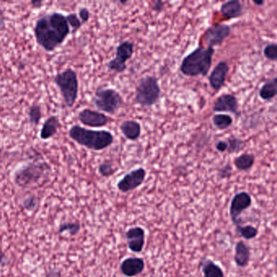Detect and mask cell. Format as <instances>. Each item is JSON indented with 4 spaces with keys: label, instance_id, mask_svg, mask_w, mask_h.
Listing matches in <instances>:
<instances>
[{
    "label": "cell",
    "instance_id": "cell-1",
    "mask_svg": "<svg viewBox=\"0 0 277 277\" xmlns=\"http://www.w3.org/2000/svg\"><path fill=\"white\" fill-rule=\"evenodd\" d=\"M36 41L48 52L60 47L72 33L67 16L61 12L46 14L37 19L33 28Z\"/></svg>",
    "mask_w": 277,
    "mask_h": 277
},
{
    "label": "cell",
    "instance_id": "cell-2",
    "mask_svg": "<svg viewBox=\"0 0 277 277\" xmlns=\"http://www.w3.org/2000/svg\"><path fill=\"white\" fill-rule=\"evenodd\" d=\"M214 47H198L182 59L179 70L187 77L206 76L208 74L214 58Z\"/></svg>",
    "mask_w": 277,
    "mask_h": 277
},
{
    "label": "cell",
    "instance_id": "cell-3",
    "mask_svg": "<svg viewBox=\"0 0 277 277\" xmlns=\"http://www.w3.org/2000/svg\"><path fill=\"white\" fill-rule=\"evenodd\" d=\"M71 139L78 145L94 151H101L112 146L114 135L110 131L93 130L80 125H73L68 131Z\"/></svg>",
    "mask_w": 277,
    "mask_h": 277
},
{
    "label": "cell",
    "instance_id": "cell-4",
    "mask_svg": "<svg viewBox=\"0 0 277 277\" xmlns=\"http://www.w3.org/2000/svg\"><path fill=\"white\" fill-rule=\"evenodd\" d=\"M135 91L134 103L142 108H152L161 98V86L154 76H143L137 82Z\"/></svg>",
    "mask_w": 277,
    "mask_h": 277
},
{
    "label": "cell",
    "instance_id": "cell-5",
    "mask_svg": "<svg viewBox=\"0 0 277 277\" xmlns=\"http://www.w3.org/2000/svg\"><path fill=\"white\" fill-rule=\"evenodd\" d=\"M51 169V166L47 162L29 163L15 172L14 182L19 187H30L47 177Z\"/></svg>",
    "mask_w": 277,
    "mask_h": 277
},
{
    "label": "cell",
    "instance_id": "cell-6",
    "mask_svg": "<svg viewBox=\"0 0 277 277\" xmlns=\"http://www.w3.org/2000/svg\"><path fill=\"white\" fill-rule=\"evenodd\" d=\"M54 84L58 86L67 108H72L76 104L79 94L77 73L72 69H67L55 75Z\"/></svg>",
    "mask_w": 277,
    "mask_h": 277
},
{
    "label": "cell",
    "instance_id": "cell-7",
    "mask_svg": "<svg viewBox=\"0 0 277 277\" xmlns=\"http://www.w3.org/2000/svg\"><path fill=\"white\" fill-rule=\"evenodd\" d=\"M92 103L99 111L115 115L124 105V100L115 89L99 87L92 98Z\"/></svg>",
    "mask_w": 277,
    "mask_h": 277
},
{
    "label": "cell",
    "instance_id": "cell-8",
    "mask_svg": "<svg viewBox=\"0 0 277 277\" xmlns=\"http://www.w3.org/2000/svg\"><path fill=\"white\" fill-rule=\"evenodd\" d=\"M134 51L135 45L132 42L126 40L119 43L116 47L115 58L106 65L107 69L116 73H122L127 68L126 62L132 59Z\"/></svg>",
    "mask_w": 277,
    "mask_h": 277
},
{
    "label": "cell",
    "instance_id": "cell-9",
    "mask_svg": "<svg viewBox=\"0 0 277 277\" xmlns=\"http://www.w3.org/2000/svg\"><path fill=\"white\" fill-rule=\"evenodd\" d=\"M252 204L251 196L246 192H240L233 196L231 200L229 207V215L231 221L235 227L242 226V221L241 218L242 212L248 209Z\"/></svg>",
    "mask_w": 277,
    "mask_h": 277
},
{
    "label": "cell",
    "instance_id": "cell-10",
    "mask_svg": "<svg viewBox=\"0 0 277 277\" xmlns=\"http://www.w3.org/2000/svg\"><path fill=\"white\" fill-rule=\"evenodd\" d=\"M147 172L145 168H140L132 170L128 173L125 174L122 179L117 183V188L122 193H127L140 187L145 181Z\"/></svg>",
    "mask_w": 277,
    "mask_h": 277
},
{
    "label": "cell",
    "instance_id": "cell-11",
    "mask_svg": "<svg viewBox=\"0 0 277 277\" xmlns=\"http://www.w3.org/2000/svg\"><path fill=\"white\" fill-rule=\"evenodd\" d=\"M78 121L82 125L90 128L105 127L111 121L105 114L101 111H93L90 108H84L78 113Z\"/></svg>",
    "mask_w": 277,
    "mask_h": 277
},
{
    "label": "cell",
    "instance_id": "cell-12",
    "mask_svg": "<svg viewBox=\"0 0 277 277\" xmlns=\"http://www.w3.org/2000/svg\"><path fill=\"white\" fill-rule=\"evenodd\" d=\"M231 33V28L227 25H215L208 28L204 33V42L209 47L221 46L223 42L229 37Z\"/></svg>",
    "mask_w": 277,
    "mask_h": 277
},
{
    "label": "cell",
    "instance_id": "cell-13",
    "mask_svg": "<svg viewBox=\"0 0 277 277\" xmlns=\"http://www.w3.org/2000/svg\"><path fill=\"white\" fill-rule=\"evenodd\" d=\"M126 239L128 248L134 253H141L145 244V230L141 227H133L126 231Z\"/></svg>",
    "mask_w": 277,
    "mask_h": 277
},
{
    "label": "cell",
    "instance_id": "cell-14",
    "mask_svg": "<svg viewBox=\"0 0 277 277\" xmlns=\"http://www.w3.org/2000/svg\"><path fill=\"white\" fill-rule=\"evenodd\" d=\"M229 71V65L225 61L218 63L208 76V82L211 88L216 91L221 90L225 86Z\"/></svg>",
    "mask_w": 277,
    "mask_h": 277
},
{
    "label": "cell",
    "instance_id": "cell-15",
    "mask_svg": "<svg viewBox=\"0 0 277 277\" xmlns=\"http://www.w3.org/2000/svg\"><path fill=\"white\" fill-rule=\"evenodd\" d=\"M145 264L143 259L130 257L125 259L120 264V271L125 276L135 277L143 272Z\"/></svg>",
    "mask_w": 277,
    "mask_h": 277
},
{
    "label": "cell",
    "instance_id": "cell-16",
    "mask_svg": "<svg viewBox=\"0 0 277 277\" xmlns=\"http://www.w3.org/2000/svg\"><path fill=\"white\" fill-rule=\"evenodd\" d=\"M212 110L215 112H229L236 114L239 110L238 100L232 94H222L216 100Z\"/></svg>",
    "mask_w": 277,
    "mask_h": 277
},
{
    "label": "cell",
    "instance_id": "cell-17",
    "mask_svg": "<svg viewBox=\"0 0 277 277\" xmlns=\"http://www.w3.org/2000/svg\"><path fill=\"white\" fill-rule=\"evenodd\" d=\"M119 128L123 137L127 140L134 142V141H137L141 136V125L140 122L134 120L123 121Z\"/></svg>",
    "mask_w": 277,
    "mask_h": 277
},
{
    "label": "cell",
    "instance_id": "cell-18",
    "mask_svg": "<svg viewBox=\"0 0 277 277\" xmlns=\"http://www.w3.org/2000/svg\"><path fill=\"white\" fill-rule=\"evenodd\" d=\"M62 127L60 120L57 115H51L46 120L41 127L40 137L42 140H49L58 133V129Z\"/></svg>",
    "mask_w": 277,
    "mask_h": 277
},
{
    "label": "cell",
    "instance_id": "cell-19",
    "mask_svg": "<svg viewBox=\"0 0 277 277\" xmlns=\"http://www.w3.org/2000/svg\"><path fill=\"white\" fill-rule=\"evenodd\" d=\"M250 259V250L248 246L242 241L237 242L235 246V262L239 267L248 265Z\"/></svg>",
    "mask_w": 277,
    "mask_h": 277
},
{
    "label": "cell",
    "instance_id": "cell-20",
    "mask_svg": "<svg viewBox=\"0 0 277 277\" xmlns=\"http://www.w3.org/2000/svg\"><path fill=\"white\" fill-rule=\"evenodd\" d=\"M221 13L227 19H235L242 16L243 7L238 0H230L221 6Z\"/></svg>",
    "mask_w": 277,
    "mask_h": 277
},
{
    "label": "cell",
    "instance_id": "cell-21",
    "mask_svg": "<svg viewBox=\"0 0 277 277\" xmlns=\"http://www.w3.org/2000/svg\"><path fill=\"white\" fill-rule=\"evenodd\" d=\"M200 266L204 277H225L222 268L209 259H203L200 261Z\"/></svg>",
    "mask_w": 277,
    "mask_h": 277
},
{
    "label": "cell",
    "instance_id": "cell-22",
    "mask_svg": "<svg viewBox=\"0 0 277 277\" xmlns=\"http://www.w3.org/2000/svg\"><path fill=\"white\" fill-rule=\"evenodd\" d=\"M260 98L265 101L272 100L277 96V76L266 82L260 90Z\"/></svg>",
    "mask_w": 277,
    "mask_h": 277
},
{
    "label": "cell",
    "instance_id": "cell-23",
    "mask_svg": "<svg viewBox=\"0 0 277 277\" xmlns=\"http://www.w3.org/2000/svg\"><path fill=\"white\" fill-rule=\"evenodd\" d=\"M254 164V156L253 154L245 153L237 157L235 160V165L240 171H247L253 167Z\"/></svg>",
    "mask_w": 277,
    "mask_h": 277
},
{
    "label": "cell",
    "instance_id": "cell-24",
    "mask_svg": "<svg viewBox=\"0 0 277 277\" xmlns=\"http://www.w3.org/2000/svg\"><path fill=\"white\" fill-rule=\"evenodd\" d=\"M212 123L217 129L225 130L232 125V118L226 114H217L212 117Z\"/></svg>",
    "mask_w": 277,
    "mask_h": 277
},
{
    "label": "cell",
    "instance_id": "cell-25",
    "mask_svg": "<svg viewBox=\"0 0 277 277\" xmlns=\"http://www.w3.org/2000/svg\"><path fill=\"white\" fill-rule=\"evenodd\" d=\"M118 168L111 160H104L101 164H99L98 172L103 177H110L117 172Z\"/></svg>",
    "mask_w": 277,
    "mask_h": 277
},
{
    "label": "cell",
    "instance_id": "cell-26",
    "mask_svg": "<svg viewBox=\"0 0 277 277\" xmlns=\"http://www.w3.org/2000/svg\"><path fill=\"white\" fill-rule=\"evenodd\" d=\"M80 231V225L78 222L62 223L58 227V233L62 234L63 232H68L71 236H76Z\"/></svg>",
    "mask_w": 277,
    "mask_h": 277
},
{
    "label": "cell",
    "instance_id": "cell-27",
    "mask_svg": "<svg viewBox=\"0 0 277 277\" xmlns=\"http://www.w3.org/2000/svg\"><path fill=\"white\" fill-rule=\"evenodd\" d=\"M29 123L31 125L37 126L41 122V117H42V113H41V106L38 104H34L32 105L29 109Z\"/></svg>",
    "mask_w": 277,
    "mask_h": 277
},
{
    "label": "cell",
    "instance_id": "cell-28",
    "mask_svg": "<svg viewBox=\"0 0 277 277\" xmlns=\"http://www.w3.org/2000/svg\"><path fill=\"white\" fill-rule=\"evenodd\" d=\"M236 230L238 233L246 240L253 239L259 233L258 229L252 225H246V226L242 225V226L237 227Z\"/></svg>",
    "mask_w": 277,
    "mask_h": 277
},
{
    "label": "cell",
    "instance_id": "cell-29",
    "mask_svg": "<svg viewBox=\"0 0 277 277\" xmlns=\"http://www.w3.org/2000/svg\"><path fill=\"white\" fill-rule=\"evenodd\" d=\"M227 143H228V150L227 152L229 154H233V153H238L244 148L245 143L241 139L238 137H231L227 139Z\"/></svg>",
    "mask_w": 277,
    "mask_h": 277
},
{
    "label": "cell",
    "instance_id": "cell-30",
    "mask_svg": "<svg viewBox=\"0 0 277 277\" xmlns=\"http://www.w3.org/2000/svg\"><path fill=\"white\" fill-rule=\"evenodd\" d=\"M67 20H68V25L70 26L71 31H72V33H76L83 26V23H82L80 18L78 16L77 14L75 13V12L68 14V16H67Z\"/></svg>",
    "mask_w": 277,
    "mask_h": 277
},
{
    "label": "cell",
    "instance_id": "cell-31",
    "mask_svg": "<svg viewBox=\"0 0 277 277\" xmlns=\"http://www.w3.org/2000/svg\"><path fill=\"white\" fill-rule=\"evenodd\" d=\"M264 55L270 61H277V43H271L266 46L264 49Z\"/></svg>",
    "mask_w": 277,
    "mask_h": 277
},
{
    "label": "cell",
    "instance_id": "cell-32",
    "mask_svg": "<svg viewBox=\"0 0 277 277\" xmlns=\"http://www.w3.org/2000/svg\"><path fill=\"white\" fill-rule=\"evenodd\" d=\"M24 208L27 211H35L37 208V199L35 195H30L26 197L22 203Z\"/></svg>",
    "mask_w": 277,
    "mask_h": 277
},
{
    "label": "cell",
    "instance_id": "cell-33",
    "mask_svg": "<svg viewBox=\"0 0 277 277\" xmlns=\"http://www.w3.org/2000/svg\"><path fill=\"white\" fill-rule=\"evenodd\" d=\"M78 16L80 18L82 23H87L90 19V12L87 8L82 7V8H79L78 10Z\"/></svg>",
    "mask_w": 277,
    "mask_h": 277
},
{
    "label": "cell",
    "instance_id": "cell-34",
    "mask_svg": "<svg viewBox=\"0 0 277 277\" xmlns=\"http://www.w3.org/2000/svg\"><path fill=\"white\" fill-rule=\"evenodd\" d=\"M231 173H232V168L229 164H227L219 170L218 176L221 179H225V178H229L231 176Z\"/></svg>",
    "mask_w": 277,
    "mask_h": 277
},
{
    "label": "cell",
    "instance_id": "cell-35",
    "mask_svg": "<svg viewBox=\"0 0 277 277\" xmlns=\"http://www.w3.org/2000/svg\"><path fill=\"white\" fill-rule=\"evenodd\" d=\"M165 8V3L161 0H157V1H153L151 4V9L153 12H157V13H160V12H163Z\"/></svg>",
    "mask_w": 277,
    "mask_h": 277
},
{
    "label": "cell",
    "instance_id": "cell-36",
    "mask_svg": "<svg viewBox=\"0 0 277 277\" xmlns=\"http://www.w3.org/2000/svg\"><path fill=\"white\" fill-rule=\"evenodd\" d=\"M216 148L221 153H224L227 151V150H228V143H227L226 140L218 141L217 144H216Z\"/></svg>",
    "mask_w": 277,
    "mask_h": 277
},
{
    "label": "cell",
    "instance_id": "cell-37",
    "mask_svg": "<svg viewBox=\"0 0 277 277\" xmlns=\"http://www.w3.org/2000/svg\"><path fill=\"white\" fill-rule=\"evenodd\" d=\"M31 4L33 8H41L42 6L43 2L41 0H33L32 1Z\"/></svg>",
    "mask_w": 277,
    "mask_h": 277
},
{
    "label": "cell",
    "instance_id": "cell-38",
    "mask_svg": "<svg viewBox=\"0 0 277 277\" xmlns=\"http://www.w3.org/2000/svg\"><path fill=\"white\" fill-rule=\"evenodd\" d=\"M61 275L60 273H59V271H54V270H52V271H50L48 274H47V275H46V277H60Z\"/></svg>",
    "mask_w": 277,
    "mask_h": 277
},
{
    "label": "cell",
    "instance_id": "cell-39",
    "mask_svg": "<svg viewBox=\"0 0 277 277\" xmlns=\"http://www.w3.org/2000/svg\"><path fill=\"white\" fill-rule=\"evenodd\" d=\"M4 259H5V256H4V254H2V253L0 252V264H1V263H3V262H4Z\"/></svg>",
    "mask_w": 277,
    "mask_h": 277
},
{
    "label": "cell",
    "instance_id": "cell-40",
    "mask_svg": "<svg viewBox=\"0 0 277 277\" xmlns=\"http://www.w3.org/2000/svg\"><path fill=\"white\" fill-rule=\"evenodd\" d=\"M254 4H256V5H263L264 4V1H255L254 0Z\"/></svg>",
    "mask_w": 277,
    "mask_h": 277
},
{
    "label": "cell",
    "instance_id": "cell-41",
    "mask_svg": "<svg viewBox=\"0 0 277 277\" xmlns=\"http://www.w3.org/2000/svg\"><path fill=\"white\" fill-rule=\"evenodd\" d=\"M128 2H126V1H119V2H118V4H127Z\"/></svg>",
    "mask_w": 277,
    "mask_h": 277
},
{
    "label": "cell",
    "instance_id": "cell-42",
    "mask_svg": "<svg viewBox=\"0 0 277 277\" xmlns=\"http://www.w3.org/2000/svg\"><path fill=\"white\" fill-rule=\"evenodd\" d=\"M3 15V12L2 10H1V8H0V16H2Z\"/></svg>",
    "mask_w": 277,
    "mask_h": 277
},
{
    "label": "cell",
    "instance_id": "cell-43",
    "mask_svg": "<svg viewBox=\"0 0 277 277\" xmlns=\"http://www.w3.org/2000/svg\"><path fill=\"white\" fill-rule=\"evenodd\" d=\"M275 266H276V267H277V257H276V259H275Z\"/></svg>",
    "mask_w": 277,
    "mask_h": 277
}]
</instances>
